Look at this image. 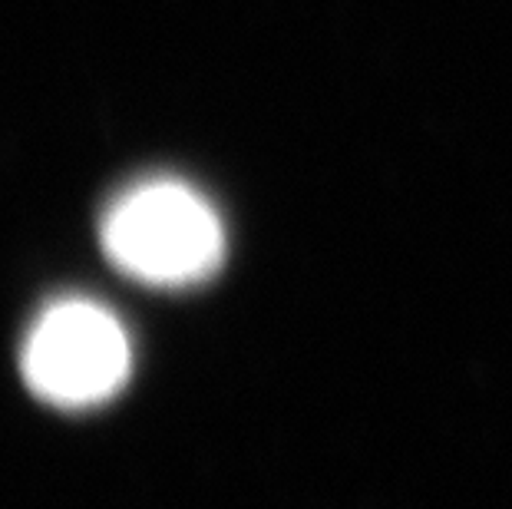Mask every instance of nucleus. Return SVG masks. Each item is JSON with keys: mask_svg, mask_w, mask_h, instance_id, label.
<instances>
[{"mask_svg": "<svg viewBox=\"0 0 512 509\" xmlns=\"http://www.w3.org/2000/svg\"><path fill=\"white\" fill-rule=\"evenodd\" d=\"M100 238L119 272L156 288L205 281L225 258L219 212L179 179H149L126 189L103 215Z\"/></svg>", "mask_w": 512, "mask_h": 509, "instance_id": "1", "label": "nucleus"}, {"mask_svg": "<svg viewBox=\"0 0 512 509\" xmlns=\"http://www.w3.org/2000/svg\"><path fill=\"white\" fill-rule=\"evenodd\" d=\"M20 367L27 387L50 407L90 410L129 381L133 344L110 308L90 298H63L30 324Z\"/></svg>", "mask_w": 512, "mask_h": 509, "instance_id": "2", "label": "nucleus"}]
</instances>
